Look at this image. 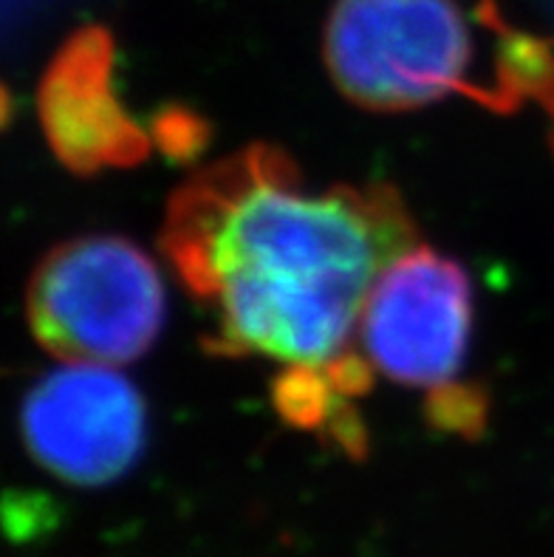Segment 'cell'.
Segmentation results:
<instances>
[{
  "instance_id": "8992f818",
  "label": "cell",
  "mask_w": 554,
  "mask_h": 557,
  "mask_svg": "<svg viewBox=\"0 0 554 557\" xmlns=\"http://www.w3.org/2000/svg\"><path fill=\"white\" fill-rule=\"evenodd\" d=\"M113 69V35L99 23H88L65 37L40 79L37 111L42 134L51 153L77 176L136 168L150 153V136L116 97Z\"/></svg>"
},
{
  "instance_id": "8fae6325",
  "label": "cell",
  "mask_w": 554,
  "mask_h": 557,
  "mask_svg": "<svg viewBox=\"0 0 554 557\" xmlns=\"http://www.w3.org/2000/svg\"><path fill=\"white\" fill-rule=\"evenodd\" d=\"M320 436L352 461H362L368 456L366 422H362L359 410L352 405V399L340 403V408L334 410V417L329 419V424H325V431Z\"/></svg>"
},
{
  "instance_id": "3957f363",
  "label": "cell",
  "mask_w": 554,
  "mask_h": 557,
  "mask_svg": "<svg viewBox=\"0 0 554 557\" xmlns=\"http://www.w3.org/2000/svg\"><path fill=\"white\" fill-rule=\"evenodd\" d=\"M331 79L348 102L407 113L487 88L467 83L472 37L456 0H334L323 32Z\"/></svg>"
},
{
  "instance_id": "9c48e42d",
  "label": "cell",
  "mask_w": 554,
  "mask_h": 557,
  "mask_svg": "<svg viewBox=\"0 0 554 557\" xmlns=\"http://www.w3.org/2000/svg\"><path fill=\"white\" fill-rule=\"evenodd\" d=\"M424 417L433 431L476 442L484 436L490 422V394L481 382H442L430 388Z\"/></svg>"
},
{
  "instance_id": "7c38bea8",
  "label": "cell",
  "mask_w": 554,
  "mask_h": 557,
  "mask_svg": "<svg viewBox=\"0 0 554 557\" xmlns=\"http://www.w3.org/2000/svg\"><path fill=\"white\" fill-rule=\"evenodd\" d=\"M323 371L334 391L345 399H359L373 388V362L352 348H345L337 357L323 362Z\"/></svg>"
},
{
  "instance_id": "52a82bcc",
  "label": "cell",
  "mask_w": 554,
  "mask_h": 557,
  "mask_svg": "<svg viewBox=\"0 0 554 557\" xmlns=\"http://www.w3.org/2000/svg\"><path fill=\"white\" fill-rule=\"evenodd\" d=\"M481 21L498 37L495 85L487 88V108L513 113L524 102H538L554 122V49L549 40L506 26L492 0H481Z\"/></svg>"
},
{
  "instance_id": "6da1fadb",
  "label": "cell",
  "mask_w": 554,
  "mask_h": 557,
  "mask_svg": "<svg viewBox=\"0 0 554 557\" xmlns=\"http://www.w3.org/2000/svg\"><path fill=\"white\" fill-rule=\"evenodd\" d=\"M159 244L212 311L210 351L323 366L419 230L391 184L309 193L286 150L249 145L173 193Z\"/></svg>"
},
{
  "instance_id": "277c9868",
  "label": "cell",
  "mask_w": 554,
  "mask_h": 557,
  "mask_svg": "<svg viewBox=\"0 0 554 557\" xmlns=\"http://www.w3.org/2000/svg\"><path fill=\"white\" fill-rule=\"evenodd\" d=\"M359 332L366 357L387 380L410 388L450 382L470 346V277L453 258L414 247L373 283Z\"/></svg>"
},
{
  "instance_id": "5b68a950",
  "label": "cell",
  "mask_w": 554,
  "mask_h": 557,
  "mask_svg": "<svg viewBox=\"0 0 554 557\" xmlns=\"http://www.w3.org/2000/svg\"><path fill=\"white\" fill-rule=\"evenodd\" d=\"M23 442L51 475L102 487L139 461L148 410L139 391L111 366L69 362L49 371L23 403Z\"/></svg>"
},
{
  "instance_id": "ba28073f",
  "label": "cell",
  "mask_w": 554,
  "mask_h": 557,
  "mask_svg": "<svg viewBox=\"0 0 554 557\" xmlns=\"http://www.w3.org/2000/svg\"><path fill=\"white\" fill-rule=\"evenodd\" d=\"M343 399L323 366H288L272 380V408L297 431L323 433Z\"/></svg>"
},
{
  "instance_id": "30bf717a",
  "label": "cell",
  "mask_w": 554,
  "mask_h": 557,
  "mask_svg": "<svg viewBox=\"0 0 554 557\" xmlns=\"http://www.w3.org/2000/svg\"><path fill=\"white\" fill-rule=\"evenodd\" d=\"M153 139L168 159L173 162H193L210 141V127L189 108L170 106L156 113Z\"/></svg>"
},
{
  "instance_id": "7a4b0ae2",
  "label": "cell",
  "mask_w": 554,
  "mask_h": 557,
  "mask_svg": "<svg viewBox=\"0 0 554 557\" xmlns=\"http://www.w3.org/2000/svg\"><path fill=\"white\" fill-rule=\"evenodd\" d=\"M153 258L122 235H79L37 263L26 289L28 329L65 362L122 366L150 351L164 325Z\"/></svg>"
}]
</instances>
